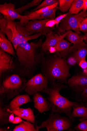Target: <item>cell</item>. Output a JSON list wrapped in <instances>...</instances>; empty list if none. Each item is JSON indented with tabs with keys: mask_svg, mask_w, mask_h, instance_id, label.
Masks as SVG:
<instances>
[{
	"mask_svg": "<svg viewBox=\"0 0 87 131\" xmlns=\"http://www.w3.org/2000/svg\"><path fill=\"white\" fill-rule=\"evenodd\" d=\"M42 38L36 41L23 42L16 50L18 63L16 64L15 74L21 78L31 79L41 64L45 53L41 51Z\"/></svg>",
	"mask_w": 87,
	"mask_h": 131,
	"instance_id": "1",
	"label": "cell"
},
{
	"mask_svg": "<svg viewBox=\"0 0 87 131\" xmlns=\"http://www.w3.org/2000/svg\"><path fill=\"white\" fill-rule=\"evenodd\" d=\"M52 88H47L41 92L47 95V99L49 101V109L52 113H64L72 121H74L72 115V108L79 106L78 103L71 102L60 94V90L64 88V86L59 83L53 82Z\"/></svg>",
	"mask_w": 87,
	"mask_h": 131,
	"instance_id": "2",
	"label": "cell"
},
{
	"mask_svg": "<svg viewBox=\"0 0 87 131\" xmlns=\"http://www.w3.org/2000/svg\"><path fill=\"white\" fill-rule=\"evenodd\" d=\"M41 64H44L42 70L48 80L53 82L57 80L62 81L70 75L67 62L64 59L55 54L46 62L43 58Z\"/></svg>",
	"mask_w": 87,
	"mask_h": 131,
	"instance_id": "3",
	"label": "cell"
},
{
	"mask_svg": "<svg viewBox=\"0 0 87 131\" xmlns=\"http://www.w3.org/2000/svg\"><path fill=\"white\" fill-rule=\"evenodd\" d=\"M27 81L26 79L15 74L4 79L2 84L7 99L9 100L14 98L24 90L26 86Z\"/></svg>",
	"mask_w": 87,
	"mask_h": 131,
	"instance_id": "4",
	"label": "cell"
},
{
	"mask_svg": "<svg viewBox=\"0 0 87 131\" xmlns=\"http://www.w3.org/2000/svg\"><path fill=\"white\" fill-rule=\"evenodd\" d=\"M49 114L47 120L35 128L39 131L40 128H46L47 131H61L69 128L72 121L69 118L62 117L58 113Z\"/></svg>",
	"mask_w": 87,
	"mask_h": 131,
	"instance_id": "5",
	"label": "cell"
},
{
	"mask_svg": "<svg viewBox=\"0 0 87 131\" xmlns=\"http://www.w3.org/2000/svg\"><path fill=\"white\" fill-rule=\"evenodd\" d=\"M87 16L86 11L81 12L78 14H72L68 13V15L59 23L57 27L59 33L66 30H73L76 32L80 34V26L82 20Z\"/></svg>",
	"mask_w": 87,
	"mask_h": 131,
	"instance_id": "6",
	"label": "cell"
},
{
	"mask_svg": "<svg viewBox=\"0 0 87 131\" xmlns=\"http://www.w3.org/2000/svg\"><path fill=\"white\" fill-rule=\"evenodd\" d=\"M48 80L44 75L41 73L37 74L30 79L26 83L24 90L30 95L43 90L47 87Z\"/></svg>",
	"mask_w": 87,
	"mask_h": 131,
	"instance_id": "7",
	"label": "cell"
},
{
	"mask_svg": "<svg viewBox=\"0 0 87 131\" xmlns=\"http://www.w3.org/2000/svg\"><path fill=\"white\" fill-rule=\"evenodd\" d=\"M14 4L5 3L0 5V13L8 20L14 21L16 19L20 20L23 26H26L29 21L27 16H22L18 13L15 9Z\"/></svg>",
	"mask_w": 87,
	"mask_h": 131,
	"instance_id": "8",
	"label": "cell"
},
{
	"mask_svg": "<svg viewBox=\"0 0 87 131\" xmlns=\"http://www.w3.org/2000/svg\"><path fill=\"white\" fill-rule=\"evenodd\" d=\"M53 19H54L49 18L43 20H31L28 22L26 27L31 35L36 33H40L42 35L46 36L55 28V27L51 28L45 26L47 22Z\"/></svg>",
	"mask_w": 87,
	"mask_h": 131,
	"instance_id": "9",
	"label": "cell"
},
{
	"mask_svg": "<svg viewBox=\"0 0 87 131\" xmlns=\"http://www.w3.org/2000/svg\"><path fill=\"white\" fill-rule=\"evenodd\" d=\"M13 58L0 48V77L2 79L6 74L15 69Z\"/></svg>",
	"mask_w": 87,
	"mask_h": 131,
	"instance_id": "10",
	"label": "cell"
},
{
	"mask_svg": "<svg viewBox=\"0 0 87 131\" xmlns=\"http://www.w3.org/2000/svg\"><path fill=\"white\" fill-rule=\"evenodd\" d=\"M68 33V31L63 35L54 34L53 31L45 36L46 39L42 45L41 51L45 53L49 51L51 48L54 47L59 41L64 39Z\"/></svg>",
	"mask_w": 87,
	"mask_h": 131,
	"instance_id": "11",
	"label": "cell"
},
{
	"mask_svg": "<svg viewBox=\"0 0 87 131\" xmlns=\"http://www.w3.org/2000/svg\"><path fill=\"white\" fill-rule=\"evenodd\" d=\"M15 23L19 34L20 43L24 41L27 42L36 39L42 35L40 33H36L31 35L26 26H23L20 21H15Z\"/></svg>",
	"mask_w": 87,
	"mask_h": 131,
	"instance_id": "12",
	"label": "cell"
},
{
	"mask_svg": "<svg viewBox=\"0 0 87 131\" xmlns=\"http://www.w3.org/2000/svg\"><path fill=\"white\" fill-rule=\"evenodd\" d=\"M71 43L64 39L59 41L54 47L49 49V52L58 56L64 58L69 53Z\"/></svg>",
	"mask_w": 87,
	"mask_h": 131,
	"instance_id": "13",
	"label": "cell"
},
{
	"mask_svg": "<svg viewBox=\"0 0 87 131\" xmlns=\"http://www.w3.org/2000/svg\"><path fill=\"white\" fill-rule=\"evenodd\" d=\"M73 52V56L77 59L78 63L83 59H85L87 54V45L83 41L73 45L70 47L69 52Z\"/></svg>",
	"mask_w": 87,
	"mask_h": 131,
	"instance_id": "14",
	"label": "cell"
},
{
	"mask_svg": "<svg viewBox=\"0 0 87 131\" xmlns=\"http://www.w3.org/2000/svg\"><path fill=\"white\" fill-rule=\"evenodd\" d=\"M33 99L34 107L41 113L49 111V103L39 93H35L33 96Z\"/></svg>",
	"mask_w": 87,
	"mask_h": 131,
	"instance_id": "15",
	"label": "cell"
},
{
	"mask_svg": "<svg viewBox=\"0 0 87 131\" xmlns=\"http://www.w3.org/2000/svg\"><path fill=\"white\" fill-rule=\"evenodd\" d=\"M32 101L27 94L18 95L12 100L8 105L6 106L11 111L19 109L20 106L23 104Z\"/></svg>",
	"mask_w": 87,
	"mask_h": 131,
	"instance_id": "16",
	"label": "cell"
},
{
	"mask_svg": "<svg viewBox=\"0 0 87 131\" xmlns=\"http://www.w3.org/2000/svg\"><path fill=\"white\" fill-rule=\"evenodd\" d=\"M68 82L70 86L82 91L87 86V75L73 76L68 80Z\"/></svg>",
	"mask_w": 87,
	"mask_h": 131,
	"instance_id": "17",
	"label": "cell"
},
{
	"mask_svg": "<svg viewBox=\"0 0 87 131\" xmlns=\"http://www.w3.org/2000/svg\"><path fill=\"white\" fill-rule=\"evenodd\" d=\"M11 112L33 124L35 123V116L33 111L30 108L27 109L20 108L17 110L11 111Z\"/></svg>",
	"mask_w": 87,
	"mask_h": 131,
	"instance_id": "18",
	"label": "cell"
},
{
	"mask_svg": "<svg viewBox=\"0 0 87 131\" xmlns=\"http://www.w3.org/2000/svg\"><path fill=\"white\" fill-rule=\"evenodd\" d=\"M0 47L6 53L12 56L15 55L14 47L12 42L6 38V34L0 30Z\"/></svg>",
	"mask_w": 87,
	"mask_h": 131,
	"instance_id": "19",
	"label": "cell"
},
{
	"mask_svg": "<svg viewBox=\"0 0 87 131\" xmlns=\"http://www.w3.org/2000/svg\"><path fill=\"white\" fill-rule=\"evenodd\" d=\"M7 20V27L11 30L12 34L11 42L14 45L15 49L16 50L20 43L19 34L17 30L15 21H14Z\"/></svg>",
	"mask_w": 87,
	"mask_h": 131,
	"instance_id": "20",
	"label": "cell"
},
{
	"mask_svg": "<svg viewBox=\"0 0 87 131\" xmlns=\"http://www.w3.org/2000/svg\"><path fill=\"white\" fill-rule=\"evenodd\" d=\"M3 103L1 99L0 102V123L2 125H7L10 123L9 119L11 111L6 106L3 108Z\"/></svg>",
	"mask_w": 87,
	"mask_h": 131,
	"instance_id": "21",
	"label": "cell"
},
{
	"mask_svg": "<svg viewBox=\"0 0 87 131\" xmlns=\"http://www.w3.org/2000/svg\"><path fill=\"white\" fill-rule=\"evenodd\" d=\"M7 20L1 14L0 15V30L4 33L8 40L11 42L12 34L11 30L7 27Z\"/></svg>",
	"mask_w": 87,
	"mask_h": 131,
	"instance_id": "22",
	"label": "cell"
},
{
	"mask_svg": "<svg viewBox=\"0 0 87 131\" xmlns=\"http://www.w3.org/2000/svg\"><path fill=\"white\" fill-rule=\"evenodd\" d=\"M68 33L66 36L68 40L73 45H76L82 42L85 40L86 37L79 35V33L77 32H74L71 30L68 31Z\"/></svg>",
	"mask_w": 87,
	"mask_h": 131,
	"instance_id": "23",
	"label": "cell"
},
{
	"mask_svg": "<svg viewBox=\"0 0 87 131\" xmlns=\"http://www.w3.org/2000/svg\"><path fill=\"white\" fill-rule=\"evenodd\" d=\"M59 3H56L52 5L42 8L39 10L34 12H26L25 15L27 16V19L30 20L32 18L40 15L52 9L57 7Z\"/></svg>",
	"mask_w": 87,
	"mask_h": 131,
	"instance_id": "24",
	"label": "cell"
},
{
	"mask_svg": "<svg viewBox=\"0 0 87 131\" xmlns=\"http://www.w3.org/2000/svg\"><path fill=\"white\" fill-rule=\"evenodd\" d=\"M72 115L74 118L80 117L79 121L82 122L87 119V108L82 106H78L73 108Z\"/></svg>",
	"mask_w": 87,
	"mask_h": 131,
	"instance_id": "25",
	"label": "cell"
},
{
	"mask_svg": "<svg viewBox=\"0 0 87 131\" xmlns=\"http://www.w3.org/2000/svg\"><path fill=\"white\" fill-rule=\"evenodd\" d=\"M58 9V7L57 6L40 15L33 17L31 18L30 20H43L49 18L55 19L56 15V12Z\"/></svg>",
	"mask_w": 87,
	"mask_h": 131,
	"instance_id": "26",
	"label": "cell"
},
{
	"mask_svg": "<svg viewBox=\"0 0 87 131\" xmlns=\"http://www.w3.org/2000/svg\"><path fill=\"white\" fill-rule=\"evenodd\" d=\"M14 131H39L30 122L24 121L20 123L16 126L13 130Z\"/></svg>",
	"mask_w": 87,
	"mask_h": 131,
	"instance_id": "27",
	"label": "cell"
},
{
	"mask_svg": "<svg viewBox=\"0 0 87 131\" xmlns=\"http://www.w3.org/2000/svg\"><path fill=\"white\" fill-rule=\"evenodd\" d=\"M84 0H73L69 10L72 14H78L83 9Z\"/></svg>",
	"mask_w": 87,
	"mask_h": 131,
	"instance_id": "28",
	"label": "cell"
},
{
	"mask_svg": "<svg viewBox=\"0 0 87 131\" xmlns=\"http://www.w3.org/2000/svg\"><path fill=\"white\" fill-rule=\"evenodd\" d=\"M42 0H33L28 4L16 9L17 12L21 15L24 12L33 7L38 6L40 4Z\"/></svg>",
	"mask_w": 87,
	"mask_h": 131,
	"instance_id": "29",
	"label": "cell"
},
{
	"mask_svg": "<svg viewBox=\"0 0 87 131\" xmlns=\"http://www.w3.org/2000/svg\"><path fill=\"white\" fill-rule=\"evenodd\" d=\"M73 0H59V6L58 9L64 13L70 9Z\"/></svg>",
	"mask_w": 87,
	"mask_h": 131,
	"instance_id": "30",
	"label": "cell"
},
{
	"mask_svg": "<svg viewBox=\"0 0 87 131\" xmlns=\"http://www.w3.org/2000/svg\"><path fill=\"white\" fill-rule=\"evenodd\" d=\"M57 3H59L58 1L57 0H45L36 7L32 10L31 12H35L42 8L52 5Z\"/></svg>",
	"mask_w": 87,
	"mask_h": 131,
	"instance_id": "31",
	"label": "cell"
},
{
	"mask_svg": "<svg viewBox=\"0 0 87 131\" xmlns=\"http://www.w3.org/2000/svg\"><path fill=\"white\" fill-rule=\"evenodd\" d=\"M74 128L78 130L87 131V119L81 123Z\"/></svg>",
	"mask_w": 87,
	"mask_h": 131,
	"instance_id": "32",
	"label": "cell"
},
{
	"mask_svg": "<svg viewBox=\"0 0 87 131\" xmlns=\"http://www.w3.org/2000/svg\"><path fill=\"white\" fill-rule=\"evenodd\" d=\"M80 31L84 32H87V17L84 18L81 22L80 26Z\"/></svg>",
	"mask_w": 87,
	"mask_h": 131,
	"instance_id": "33",
	"label": "cell"
},
{
	"mask_svg": "<svg viewBox=\"0 0 87 131\" xmlns=\"http://www.w3.org/2000/svg\"><path fill=\"white\" fill-rule=\"evenodd\" d=\"M57 21L55 19L51 20L47 22L45 26L46 27L52 28L54 27L55 25L57 24Z\"/></svg>",
	"mask_w": 87,
	"mask_h": 131,
	"instance_id": "34",
	"label": "cell"
},
{
	"mask_svg": "<svg viewBox=\"0 0 87 131\" xmlns=\"http://www.w3.org/2000/svg\"><path fill=\"white\" fill-rule=\"evenodd\" d=\"M68 63L70 66H72L75 65L78 62L76 59L72 56L69 58L68 60Z\"/></svg>",
	"mask_w": 87,
	"mask_h": 131,
	"instance_id": "35",
	"label": "cell"
},
{
	"mask_svg": "<svg viewBox=\"0 0 87 131\" xmlns=\"http://www.w3.org/2000/svg\"><path fill=\"white\" fill-rule=\"evenodd\" d=\"M68 13L60 15L55 18V20H56L57 23V24L56 25V26L57 27H58L60 21L65 17L68 15Z\"/></svg>",
	"mask_w": 87,
	"mask_h": 131,
	"instance_id": "36",
	"label": "cell"
},
{
	"mask_svg": "<svg viewBox=\"0 0 87 131\" xmlns=\"http://www.w3.org/2000/svg\"><path fill=\"white\" fill-rule=\"evenodd\" d=\"M79 66L82 68L85 69L87 67V62L85 59H82L79 62Z\"/></svg>",
	"mask_w": 87,
	"mask_h": 131,
	"instance_id": "37",
	"label": "cell"
},
{
	"mask_svg": "<svg viewBox=\"0 0 87 131\" xmlns=\"http://www.w3.org/2000/svg\"><path fill=\"white\" fill-rule=\"evenodd\" d=\"M0 96L2 98H4L6 96L5 90L1 82L0 84Z\"/></svg>",
	"mask_w": 87,
	"mask_h": 131,
	"instance_id": "38",
	"label": "cell"
},
{
	"mask_svg": "<svg viewBox=\"0 0 87 131\" xmlns=\"http://www.w3.org/2000/svg\"><path fill=\"white\" fill-rule=\"evenodd\" d=\"M81 96L83 100H85L87 98V86L83 90Z\"/></svg>",
	"mask_w": 87,
	"mask_h": 131,
	"instance_id": "39",
	"label": "cell"
},
{
	"mask_svg": "<svg viewBox=\"0 0 87 131\" xmlns=\"http://www.w3.org/2000/svg\"><path fill=\"white\" fill-rule=\"evenodd\" d=\"M21 118L17 116L15 117L13 124H18L23 122Z\"/></svg>",
	"mask_w": 87,
	"mask_h": 131,
	"instance_id": "40",
	"label": "cell"
},
{
	"mask_svg": "<svg viewBox=\"0 0 87 131\" xmlns=\"http://www.w3.org/2000/svg\"><path fill=\"white\" fill-rule=\"evenodd\" d=\"M15 118L14 114L13 113H12L9 116V120L10 123H13L14 122Z\"/></svg>",
	"mask_w": 87,
	"mask_h": 131,
	"instance_id": "41",
	"label": "cell"
},
{
	"mask_svg": "<svg viewBox=\"0 0 87 131\" xmlns=\"http://www.w3.org/2000/svg\"><path fill=\"white\" fill-rule=\"evenodd\" d=\"M82 9L83 11L87 10V0H84Z\"/></svg>",
	"mask_w": 87,
	"mask_h": 131,
	"instance_id": "42",
	"label": "cell"
},
{
	"mask_svg": "<svg viewBox=\"0 0 87 131\" xmlns=\"http://www.w3.org/2000/svg\"><path fill=\"white\" fill-rule=\"evenodd\" d=\"M0 131H11L10 130L8 129L5 128H0Z\"/></svg>",
	"mask_w": 87,
	"mask_h": 131,
	"instance_id": "43",
	"label": "cell"
},
{
	"mask_svg": "<svg viewBox=\"0 0 87 131\" xmlns=\"http://www.w3.org/2000/svg\"><path fill=\"white\" fill-rule=\"evenodd\" d=\"M84 36L86 37V39L84 40L87 43V32L86 33Z\"/></svg>",
	"mask_w": 87,
	"mask_h": 131,
	"instance_id": "44",
	"label": "cell"
}]
</instances>
